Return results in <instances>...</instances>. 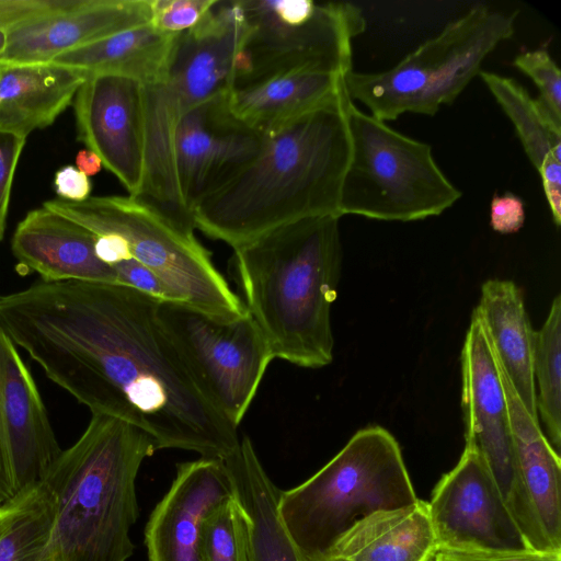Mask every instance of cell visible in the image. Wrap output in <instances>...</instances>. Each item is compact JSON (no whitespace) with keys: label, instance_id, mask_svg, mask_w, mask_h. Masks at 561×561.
<instances>
[{"label":"cell","instance_id":"1","mask_svg":"<svg viewBox=\"0 0 561 561\" xmlns=\"http://www.w3.org/2000/svg\"><path fill=\"white\" fill-rule=\"evenodd\" d=\"M160 300L119 284L44 282L0 295V323L45 375L92 414L125 421L158 449L224 460L239 443L159 316Z\"/></svg>","mask_w":561,"mask_h":561},{"label":"cell","instance_id":"2","mask_svg":"<svg viewBox=\"0 0 561 561\" xmlns=\"http://www.w3.org/2000/svg\"><path fill=\"white\" fill-rule=\"evenodd\" d=\"M346 88L325 104L263 134L256 156L203 197L195 228L232 249L280 226L339 214L351 158Z\"/></svg>","mask_w":561,"mask_h":561},{"label":"cell","instance_id":"3","mask_svg":"<svg viewBox=\"0 0 561 561\" xmlns=\"http://www.w3.org/2000/svg\"><path fill=\"white\" fill-rule=\"evenodd\" d=\"M339 220L301 219L233 249L241 300L273 358L305 368L333 359L331 307L342 265Z\"/></svg>","mask_w":561,"mask_h":561},{"label":"cell","instance_id":"4","mask_svg":"<svg viewBox=\"0 0 561 561\" xmlns=\"http://www.w3.org/2000/svg\"><path fill=\"white\" fill-rule=\"evenodd\" d=\"M156 450L147 433L104 414H92L80 438L61 450L42 483L55 505L66 561H127L133 556L136 478Z\"/></svg>","mask_w":561,"mask_h":561},{"label":"cell","instance_id":"5","mask_svg":"<svg viewBox=\"0 0 561 561\" xmlns=\"http://www.w3.org/2000/svg\"><path fill=\"white\" fill-rule=\"evenodd\" d=\"M248 32L240 0H217L195 27L178 35L164 75L144 85L146 173L138 197L188 230L195 226L179 190L175 131L188 111L232 90Z\"/></svg>","mask_w":561,"mask_h":561},{"label":"cell","instance_id":"6","mask_svg":"<svg viewBox=\"0 0 561 561\" xmlns=\"http://www.w3.org/2000/svg\"><path fill=\"white\" fill-rule=\"evenodd\" d=\"M417 500L397 439L374 425L357 431L308 480L282 491L278 513L300 553L319 559L357 522Z\"/></svg>","mask_w":561,"mask_h":561},{"label":"cell","instance_id":"7","mask_svg":"<svg viewBox=\"0 0 561 561\" xmlns=\"http://www.w3.org/2000/svg\"><path fill=\"white\" fill-rule=\"evenodd\" d=\"M516 16L517 11L474 5L392 68L350 71L344 78L346 92L383 122L405 113L435 115L479 75L495 47L513 36Z\"/></svg>","mask_w":561,"mask_h":561},{"label":"cell","instance_id":"8","mask_svg":"<svg viewBox=\"0 0 561 561\" xmlns=\"http://www.w3.org/2000/svg\"><path fill=\"white\" fill-rule=\"evenodd\" d=\"M43 207L96 236L121 237L130 256L150 270L181 302L220 316L247 312L194 231L148 201L131 195L90 196L82 202L49 199Z\"/></svg>","mask_w":561,"mask_h":561},{"label":"cell","instance_id":"9","mask_svg":"<svg viewBox=\"0 0 561 561\" xmlns=\"http://www.w3.org/2000/svg\"><path fill=\"white\" fill-rule=\"evenodd\" d=\"M351 158L339 214L386 221L438 216L462 195L436 163L432 147L347 104Z\"/></svg>","mask_w":561,"mask_h":561},{"label":"cell","instance_id":"10","mask_svg":"<svg viewBox=\"0 0 561 561\" xmlns=\"http://www.w3.org/2000/svg\"><path fill=\"white\" fill-rule=\"evenodd\" d=\"M249 26L238 55L232 89L278 73L314 70L346 76L352 43L366 28L350 2L240 0Z\"/></svg>","mask_w":561,"mask_h":561},{"label":"cell","instance_id":"11","mask_svg":"<svg viewBox=\"0 0 561 561\" xmlns=\"http://www.w3.org/2000/svg\"><path fill=\"white\" fill-rule=\"evenodd\" d=\"M159 316L198 385L238 428L274 359L248 311L220 316L160 301Z\"/></svg>","mask_w":561,"mask_h":561},{"label":"cell","instance_id":"12","mask_svg":"<svg viewBox=\"0 0 561 561\" xmlns=\"http://www.w3.org/2000/svg\"><path fill=\"white\" fill-rule=\"evenodd\" d=\"M437 549H530L480 456L465 447L427 502Z\"/></svg>","mask_w":561,"mask_h":561},{"label":"cell","instance_id":"13","mask_svg":"<svg viewBox=\"0 0 561 561\" xmlns=\"http://www.w3.org/2000/svg\"><path fill=\"white\" fill-rule=\"evenodd\" d=\"M460 366L465 447L480 456L515 519L517 480L507 401L497 359L476 309Z\"/></svg>","mask_w":561,"mask_h":561},{"label":"cell","instance_id":"14","mask_svg":"<svg viewBox=\"0 0 561 561\" xmlns=\"http://www.w3.org/2000/svg\"><path fill=\"white\" fill-rule=\"evenodd\" d=\"M78 140L95 152L128 192L138 196L145 173L144 84L115 75H91L72 102Z\"/></svg>","mask_w":561,"mask_h":561},{"label":"cell","instance_id":"15","mask_svg":"<svg viewBox=\"0 0 561 561\" xmlns=\"http://www.w3.org/2000/svg\"><path fill=\"white\" fill-rule=\"evenodd\" d=\"M230 91L188 111L175 131L178 184L191 214L203 197L249 163L262 144L263 134L232 113Z\"/></svg>","mask_w":561,"mask_h":561},{"label":"cell","instance_id":"16","mask_svg":"<svg viewBox=\"0 0 561 561\" xmlns=\"http://www.w3.org/2000/svg\"><path fill=\"white\" fill-rule=\"evenodd\" d=\"M500 373L515 454V522L530 549L561 552L560 455L550 445L539 421L526 411L501 366Z\"/></svg>","mask_w":561,"mask_h":561},{"label":"cell","instance_id":"17","mask_svg":"<svg viewBox=\"0 0 561 561\" xmlns=\"http://www.w3.org/2000/svg\"><path fill=\"white\" fill-rule=\"evenodd\" d=\"M233 495L221 459L201 457L176 465L175 478L150 514L145 529L149 561H201L206 517Z\"/></svg>","mask_w":561,"mask_h":561},{"label":"cell","instance_id":"18","mask_svg":"<svg viewBox=\"0 0 561 561\" xmlns=\"http://www.w3.org/2000/svg\"><path fill=\"white\" fill-rule=\"evenodd\" d=\"M151 0H77L7 32L0 65L49 62L55 57L151 22Z\"/></svg>","mask_w":561,"mask_h":561},{"label":"cell","instance_id":"19","mask_svg":"<svg viewBox=\"0 0 561 561\" xmlns=\"http://www.w3.org/2000/svg\"><path fill=\"white\" fill-rule=\"evenodd\" d=\"M96 234L42 206L18 224L11 251L16 271L37 273L44 282L119 284L114 268L95 254Z\"/></svg>","mask_w":561,"mask_h":561},{"label":"cell","instance_id":"20","mask_svg":"<svg viewBox=\"0 0 561 561\" xmlns=\"http://www.w3.org/2000/svg\"><path fill=\"white\" fill-rule=\"evenodd\" d=\"M3 419L15 494L41 483L61 449L44 402L16 345L8 356Z\"/></svg>","mask_w":561,"mask_h":561},{"label":"cell","instance_id":"21","mask_svg":"<svg viewBox=\"0 0 561 561\" xmlns=\"http://www.w3.org/2000/svg\"><path fill=\"white\" fill-rule=\"evenodd\" d=\"M87 78L51 61L0 65V130L26 139L53 125Z\"/></svg>","mask_w":561,"mask_h":561},{"label":"cell","instance_id":"22","mask_svg":"<svg viewBox=\"0 0 561 561\" xmlns=\"http://www.w3.org/2000/svg\"><path fill=\"white\" fill-rule=\"evenodd\" d=\"M476 311L519 401L530 416L539 421L533 374L535 331L522 290L512 280L488 279L482 284Z\"/></svg>","mask_w":561,"mask_h":561},{"label":"cell","instance_id":"23","mask_svg":"<svg viewBox=\"0 0 561 561\" xmlns=\"http://www.w3.org/2000/svg\"><path fill=\"white\" fill-rule=\"evenodd\" d=\"M344 78L314 70L278 73L232 89L229 105L240 121L266 134L331 101L345 88Z\"/></svg>","mask_w":561,"mask_h":561},{"label":"cell","instance_id":"24","mask_svg":"<svg viewBox=\"0 0 561 561\" xmlns=\"http://www.w3.org/2000/svg\"><path fill=\"white\" fill-rule=\"evenodd\" d=\"M222 461L248 516L251 561H306L279 517L282 490L266 473L251 439L240 438Z\"/></svg>","mask_w":561,"mask_h":561},{"label":"cell","instance_id":"25","mask_svg":"<svg viewBox=\"0 0 561 561\" xmlns=\"http://www.w3.org/2000/svg\"><path fill=\"white\" fill-rule=\"evenodd\" d=\"M436 550L427 502L419 499L357 522L327 557L341 561H426Z\"/></svg>","mask_w":561,"mask_h":561},{"label":"cell","instance_id":"26","mask_svg":"<svg viewBox=\"0 0 561 561\" xmlns=\"http://www.w3.org/2000/svg\"><path fill=\"white\" fill-rule=\"evenodd\" d=\"M178 35L162 33L149 23L66 51L50 61L87 76H123L145 85L164 75Z\"/></svg>","mask_w":561,"mask_h":561},{"label":"cell","instance_id":"27","mask_svg":"<svg viewBox=\"0 0 561 561\" xmlns=\"http://www.w3.org/2000/svg\"><path fill=\"white\" fill-rule=\"evenodd\" d=\"M0 561H66L55 505L42 482L0 505Z\"/></svg>","mask_w":561,"mask_h":561},{"label":"cell","instance_id":"28","mask_svg":"<svg viewBox=\"0 0 561 561\" xmlns=\"http://www.w3.org/2000/svg\"><path fill=\"white\" fill-rule=\"evenodd\" d=\"M479 76L513 123L533 165L538 170L549 158L561 161V123L538 99L512 78L482 70Z\"/></svg>","mask_w":561,"mask_h":561},{"label":"cell","instance_id":"29","mask_svg":"<svg viewBox=\"0 0 561 561\" xmlns=\"http://www.w3.org/2000/svg\"><path fill=\"white\" fill-rule=\"evenodd\" d=\"M561 296L552 300L540 330L535 331L533 374L536 407L546 437L560 455L561 449Z\"/></svg>","mask_w":561,"mask_h":561},{"label":"cell","instance_id":"30","mask_svg":"<svg viewBox=\"0 0 561 561\" xmlns=\"http://www.w3.org/2000/svg\"><path fill=\"white\" fill-rule=\"evenodd\" d=\"M201 561H251L248 516L236 497L216 507L204 520Z\"/></svg>","mask_w":561,"mask_h":561},{"label":"cell","instance_id":"31","mask_svg":"<svg viewBox=\"0 0 561 561\" xmlns=\"http://www.w3.org/2000/svg\"><path fill=\"white\" fill-rule=\"evenodd\" d=\"M513 65L535 82L538 101L561 123V75L549 53L543 48L525 50L514 58Z\"/></svg>","mask_w":561,"mask_h":561},{"label":"cell","instance_id":"32","mask_svg":"<svg viewBox=\"0 0 561 561\" xmlns=\"http://www.w3.org/2000/svg\"><path fill=\"white\" fill-rule=\"evenodd\" d=\"M217 0H151V24L158 31L176 35L195 27Z\"/></svg>","mask_w":561,"mask_h":561},{"label":"cell","instance_id":"33","mask_svg":"<svg viewBox=\"0 0 561 561\" xmlns=\"http://www.w3.org/2000/svg\"><path fill=\"white\" fill-rule=\"evenodd\" d=\"M77 0H0V30L22 24L73 7Z\"/></svg>","mask_w":561,"mask_h":561},{"label":"cell","instance_id":"34","mask_svg":"<svg viewBox=\"0 0 561 561\" xmlns=\"http://www.w3.org/2000/svg\"><path fill=\"white\" fill-rule=\"evenodd\" d=\"M436 561H561V552L525 550L437 549Z\"/></svg>","mask_w":561,"mask_h":561},{"label":"cell","instance_id":"35","mask_svg":"<svg viewBox=\"0 0 561 561\" xmlns=\"http://www.w3.org/2000/svg\"><path fill=\"white\" fill-rule=\"evenodd\" d=\"M113 268L117 275L119 285L137 289L160 301L181 302L176 295L170 290L150 270L133 257L125 259Z\"/></svg>","mask_w":561,"mask_h":561},{"label":"cell","instance_id":"36","mask_svg":"<svg viewBox=\"0 0 561 561\" xmlns=\"http://www.w3.org/2000/svg\"><path fill=\"white\" fill-rule=\"evenodd\" d=\"M26 139L0 130V222L5 226L14 173Z\"/></svg>","mask_w":561,"mask_h":561},{"label":"cell","instance_id":"37","mask_svg":"<svg viewBox=\"0 0 561 561\" xmlns=\"http://www.w3.org/2000/svg\"><path fill=\"white\" fill-rule=\"evenodd\" d=\"M15 344L9 337L0 323V504L15 496L12 473L9 461L4 419L3 389L5 382L7 360Z\"/></svg>","mask_w":561,"mask_h":561},{"label":"cell","instance_id":"38","mask_svg":"<svg viewBox=\"0 0 561 561\" xmlns=\"http://www.w3.org/2000/svg\"><path fill=\"white\" fill-rule=\"evenodd\" d=\"M525 222V204L512 192L494 194L490 204L491 228L502 234L515 233Z\"/></svg>","mask_w":561,"mask_h":561},{"label":"cell","instance_id":"39","mask_svg":"<svg viewBox=\"0 0 561 561\" xmlns=\"http://www.w3.org/2000/svg\"><path fill=\"white\" fill-rule=\"evenodd\" d=\"M54 186L60 199L69 202L85 201L92 191L90 178L73 165H65L55 173Z\"/></svg>","mask_w":561,"mask_h":561},{"label":"cell","instance_id":"40","mask_svg":"<svg viewBox=\"0 0 561 561\" xmlns=\"http://www.w3.org/2000/svg\"><path fill=\"white\" fill-rule=\"evenodd\" d=\"M538 172L552 220L559 227L561 225V161L549 158L540 165Z\"/></svg>","mask_w":561,"mask_h":561},{"label":"cell","instance_id":"41","mask_svg":"<svg viewBox=\"0 0 561 561\" xmlns=\"http://www.w3.org/2000/svg\"><path fill=\"white\" fill-rule=\"evenodd\" d=\"M94 250L96 256L112 267L116 263L131 257L126 242L115 234L96 236Z\"/></svg>","mask_w":561,"mask_h":561},{"label":"cell","instance_id":"42","mask_svg":"<svg viewBox=\"0 0 561 561\" xmlns=\"http://www.w3.org/2000/svg\"><path fill=\"white\" fill-rule=\"evenodd\" d=\"M102 167L99 156L89 149L80 150L76 156V168L89 178L98 174Z\"/></svg>","mask_w":561,"mask_h":561},{"label":"cell","instance_id":"43","mask_svg":"<svg viewBox=\"0 0 561 561\" xmlns=\"http://www.w3.org/2000/svg\"><path fill=\"white\" fill-rule=\"evenodd\" d=\"M7 45V32L0 30V56L3 53Z\"/></svg>","mask_w":561,"mask_h":561},{"label":"cell","instance_id":"44","mask_svg":"<svg viewBox=\"0 0 561 561\" xmlns=\"http://www.w3.org/2000/svg\"><path fill=\"white\" fill-rule=\"evenodd\" d=\"M306 561H341L335 558L325 557V558H319V559H306Z\"/></svg>","mask_w":561,"mask_h":561},{"label":"cell","instance_id":"45","mask_svg":"<svg viewBox=\"0 0 561 561\" xmlns=\"http://www.w3.org/2000/svg\"><path fill=\"white\" fill-rule=\"evenodd\" d=\"M4 231H5V226H3V225L0 222V242H1V241H2V239H3Z\"/></svg>","mask_w":561,"mask_h":561},{"label":"cell","instance_id":"46","mask_svg":"<svg viewBox=\"0 0 561 561\" xmlns=\"http://www.w3.org/2000/svg\"><path fill=\"white\" fill-rule=\"evenodd\" d=\"M426 561H436V560H435V557H434V556H432V557H431L430 559H427Z\"/></svg>","mask_w":561,"mask_h":561},{"label":"cell","instance_id":"47","mask_svg":"<svg viewBox=\"0 0 561 561\" xmlns=\"http://www.w3.org/2000/svg\"><path fill=\"white\" fill-rule=\"evenodd\" d=\"M1 505V504H0Z\"/></svg>","mask_w":561,"mask_h":561}]
</instances>
